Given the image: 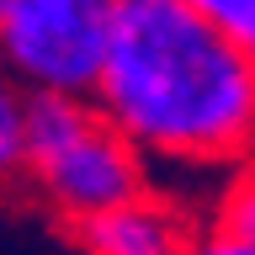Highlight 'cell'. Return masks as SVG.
Returning a JSON list of instances; mask_svg holds the SVG:
<instances>
[{
	"label": "cell",
	"instance_id": "obj_8",
	"mask_svg": "<svg viewBox=\"0 0 255 255\" xmlns=\"http://www.w3.org/2000/svg\"><path fill=\"white\" fill-rule=\"evenodd\" d=\"M186 255H255V245H245V239H234V234H223V229H197L191 234V245H186Z\"/></svg>",
	"mask_w": 255,
	"mask_h": 255
},
{
	"label": "cell",
	"instance_id": "obj_2",
	"mask_svg": "<svg viewBox=\"0 0 255 255\" xmlns=\"http://www.w3.org/2000/svg\"><path fill=\"white\" fill-rule=\"evenodd\" d=\"M16 175H27L43 207L64 223L91 218L154 181L149 159L96 112L91 96H27Z\"/></svg>",
	"mask_w": 255,
	"mask_h": 255
},
{
	"label": "cell",
	"instance_id": "obj_5",
	"mask_svg": "<svg viewBox=\"0 0 255 255\" xmlns=\"http://www.w3.org/2000/svg\"><path fill=\"white\" fill-rule=\"evenodd\" d=\"M207 223L245 239V245H255V149L218 175L213 202H207Z\"/></svg>",
	"mask_w": 255,
	"mask_h": 255
},
{
	"label": "cell",
	"instance_id": "obj_3",
	"mask_svg": "<svg viewBox=\"0 0 255 255\" xmlns=\"http://www.w3.org/2000/svg\"><path fill=\"white\" fill-rule=\"evenodd\" d=\"M117 0H0V69L27 96H91Z\"/></svg>",
	"mask_w": 255,
	"mask_h": 255
},
{
	"label": "cell",
	"instance_id": "obj_7",
	"mask_svg": "<svg viewBox=\"0 0 255 255\" xmlns=\"http://www.w3.org/2000/svg\"><path fill=\"white\" fill-rule=\"evenodd\" d=\"M186 5L202 11L218 32H229V37L255 59V0H186Z\"/></svg>",
	"mask_w": 255,
	"mask_h": 255
},
{
	"label": "cell",
	"instance_id": "obj_1",
	"mask_svg": "<svg viewBox=\"0 0 255 255\" xmlns=\"http://www.w3.org/2000/svg\"><path fill=\"white\" fill-rule=\"evenodd\" d=\"M96 112L149 175H223L255 149V59L186 0H117Z\"/></svg>",
	"mask_w": 255,
	"mask_h": 255
},
{
	"label": "cell",
	"instance_id": "obj_6",
	"mask_svg": "<svg viewBox=\"0 0 255 255\" xmlns=\"http://www.w3.org/2000/svg\"><path fill=\"white\" fill-rule=\"evenodd\" d=\"M21 117H27V91L0 69V181L21 170Z\"/></svg>",
	"mask_w": 255,
	"mask_h": 255
},
{
	"label": "cell",
	"instance_id": "obj_4",
	"mask_svg": "<svg viewBox=\"0 0 255 255\" xmlns=\"http://www.w3.org/2000/svg\"><path fill=\"white\" fill-rule=\"evenodd\" d=\"M197 229H202V213L154 181L75 223L80 245L91 255H186Z\"/></svg>",
	"mask_w": 255,
	"mask_h": 255
}]
</instances>
